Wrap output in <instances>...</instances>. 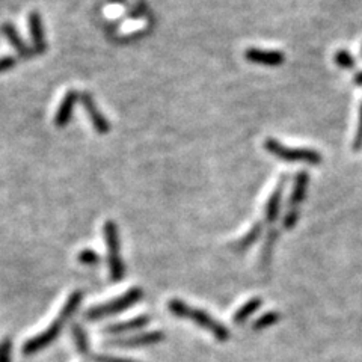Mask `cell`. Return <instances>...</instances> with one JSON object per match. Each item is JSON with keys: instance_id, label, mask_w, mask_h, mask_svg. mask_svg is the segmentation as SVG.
<instances>
[{"instance_id": "17", "label": "cell", "mask_w": 362, "mask_h": 362, "mask_svg": "<svg viewBox=\"0 0 362 362\" xmlns=\"http://www.w3.org/2000/svg\"><path fill=\"white\" fill-rule=\"evenodd\" d=\"M278 239H279L278 230H275V228L269 230V233L266 235V242L262 249V257H259V266H262V269L269 267V264L272 262V257H274V249H275Z\"/></svg>"}, {"instance_id": "15", "label": "cell", "mask_w": 362, "mask_h": 362, "mask_svg": "<svg viewBox=\"0 0 362 362\" xmlns=\"http://www.w3.org/2000/svg\"><path fill=\"white\" fill-rule=\"evenodd\" d=\"M262 234H263V223L255 222L251 226V228H249V231L242 237V239H239L231 245V249L237 254H243L245 251H247L249 247L258 242V239L262 237Z\"/></svg>"}, {"instance_id": "27", "label": "cell", "mask_w": 362, "mask_h": 362, "mask_svg": "<svg viewBox=\"0 0 362 362\" xmlns=\"http://www.w3.org/2000/svg\"><path fill=\"white\" fill-rule=\"evenodd\" d=\"M361 56H362V45H361Z\"/></svg>"}, {"instance_id": "4", "label": "cell", "mask_w": 362, "mask_h": 362, "mask_svg": "<svg viewBox=\"0 0 362 362\" xmlns=\"http://www.w3.org/2000/svg\"><path fill=\"white\" fill-rule=\"evenodd\" d=\"M142 298H144V290L141 287H133L117 299L89 308L85 313V319L88 322H98V320L107 319V317H110V315H115V314H119L122 311L132 308L133 305L138 303Z\"/></svg>"}, {"instance_id": "25", "label": "cell", "mask_w": 362, "mask_h": 362, "mask_svg": "<svg viewBox=\"0 0 362 362\" xmlns=\"http://www.w3.org/2000/svg\"><path fill=\"white\" fill-rule=\"evenodd\" d=\"M16 65V59L13 56H4V58H0V73H4L9 68H13Z\"/></svg>"}, {"instance_id": "8", "label": "cell", "mask_w": 362, "mask_h": 362, "mask_svg": "<svg viewBox=\"0 0 362 362\" xmlns=\"http://www.w3.org/2000/svg\"><path fill=\"white\" fill-rule=\"evenodd\" d=\"M163 339H165V334L162 331H151V332H144V334L127 337V338H113L107 344L117 346V347H141V346H153L157 343H162Z\"/></svg>"}, {"instance_id": "16", "label": "cell", "mask_w": 362, "mask_h": 362, "mask_svg": "<svg viewBox=\"0 0 362 362\" xmlns=\"http://www.w3.org/2000/svg\"><path fill=\"white\" fill-rule=\"evenodd\" d=\"M263 305V299L262 298H252L249 299L245 305H242V307L235 311V314L233 315V322L234 325H243L246 323L251 317L262 308Z\"/></svg>"}, {"instance_id": "22", "label": "cell", "mask_w": 362, "mask_h": 362, "mask_svg": "<svg viewBox=\"0 0 362 362\" xmlns=\"http://www.w3.org/2000/svg\"><path fill=\"white\" fill-rule=\"evenodd\" d=\"M11 354H13V341L6 337L4 341H0V362H11Z\"/></svg>"}, {"instance_id": "23", "label": "cell", "mask_w": 362, "mask_h": 362, "mask_svg": "<svg viewBox=\"0 0 362 362\" xmlns=\"http://www.w3.org/2000/svg\"><path fill=\"white\" fill-rule=\"evenodd\" d=\"M352 150L355 153L362 150V103L359 106V121H358V127H356V134H355V139L352 144Z\"/></svg>"}, {"instance_id": "2", "label": "cell", "mask_w": 362, "mask_h": 362, "mask_svg": "<svg viewBox=\"0 0 362 362\" xmlns=\"http://www.w3.org/2000/svg\"><path fill=\"white\" fill-rule=\"evenodd\" d=\"M168 310L178 319H186L197 323L202 329L209 331L219 343H226L231 338V331L223 323L214 319L207 311L190 307L185 300L171 299L168 302Z\"/></svg>"}, {"instance_id": "20", "label": "cell", "mask_w": 362, "mask_h": 362, "mask_svg": "<svg viewBox=\"0 0 362 362\" xmlns=\"http://www.w3.org/2000/svg\"><path fill=\"white\" fill-rule=\"evenodd\" d=\"M334 62L337 66L343 68V70H355V66H356L355 56L346 49H338L335 52Z\"/></svg>"}, {"instance_id": "12", "label": "cell", "mask_w": 362, "mask_h": 362, "mask_svg": "<svg viewBox=\"0 0 362 362\" xmlns=\"http://www.w3.org/2000/svg\"><path fill=\"white\" fill-rule=\"evenodd\" d=\"M151 323V317L148 314H144L139 317H134L132 320L127 322H121V323H113L106 326L103 332L110 334V335H119V334H126L132 331H139L142 327L148 326Z\"/></svg>"}, {"instance_id": "1", "label": "cell", "mask_w": 362, "mask_h": 362, "mask_svg": "<svg viewBox=\"0 0 362 362\" xmlns=\"http://www.w3.org/2000/svg\"><path fill=\"white\" fill-rule=\"evenodd\" d=\"M83 299V293L82 291H74L70 294V298L65 302L62 311L58 314V317L52 322V325L47 327V329L42 331L41 334L29 338L28 341L23 344V355L30 356L35 355L38 352H41L42 349H45L47 346H50L56 338L59 337V334L62 332V329L65 327V325L70 322L71 317L76 314V311L81 307Z\"/></svg>"}, {"instance_id": "19", "label": "cell", "mask_w": 362, "mask_h": 362, "mask_svg": "<svg viewBox=\"0 0 362 362\" xmlns=\"http://www.w3.org/2000/svg\"><path fill=\"white\" fill-rule=\"evenodd\" d=\"M281 320V313L278 311H267L263 315H259L258 319L252 323V331L259 332L263 329H267V327L276 325Z\"/></svg>"}, {"instance_id": "18", "label": "cell", "mask_w": 362, "mask_h": 362, "mask_svg": "<svg viewBox=\"0 0 362 362\" xmlns=\"http://www.w3.org/2000/svg\"><path fill=\"white\" fill-rule=\"evenodd\" d=\"M73 337H74L77 350L81 352L82 356H85L88 359V356L93 352H90V346H89V339H88L86 331L83 329L81 325H74L73 326Z\"/></svg>"}, {"instance_id": "11", "label": "cell", "mask_w": 362, "mask_h": 362, "mask_svg": "<svg viewBox=\"0 0 362 362\" xmlns=\"http://www.w3.org/2000/svg\"><path fill=\"white\" fill-rule=\"evenodd\" d=\"M78 98H81V94H78L77 90H68V93L65 94V97L61 101V105H59L58 110H56V115H54V126L56 127L62 129L66 126L68 122H70L74 106H76Z\"/></svg>"}, {"instance_id": "3", "label": "cell", "mask_w": 362, "mask_h": 362, "mask_svg": "<svg viewBox=\"0 0 362 362\" xmlns=\"http://www.w3.org/2000/svg\"><path fill=\"white\" fill-rule=\"evenodd\" d=\"M263 146L269 154H272L275 158H279V160L287 162V163H305V165L317 166L323 162V156L317 150L290 148V146L284 145L274 138L266 139Z\"/></svg>"}, {"instance_id": "9", "label": "cell", "mask_w": 362, "mask_h": 362, "mask_svg": "<svg viewBox=\"0 0 362 362\" xmlns=\"http://www.w3.org/2000/svg\"><path fill=\"white\" fill-rule=\"evenodd\" d=\"M287 175H282L278 181L276 187L272 192V195L269 197L266 207H264V222L272 225L278 221L281 206H282V195H284L286 185H287Z\"/></svg>"}, {"instance_id": "6", "label": "cell", "mask_w": 362, "mask_h": 362, "mask_svg": "<svg viewBox=\"0 0 362 362\" xmlns=\"http://www.w3.org/2000/svg\"><path fill=\"white\" fill-rule=\"evenodd\" d=\"M308 186H310L308 173H305V171L298 173L296 178H294V183H293L287 211L284 214V218H282V226H284V228L288 230V231L293 230L294 226H296L298 221H299L300 206L303 204L305 198H307Z\"/></svg>"}, {"instance_id": "7", "label": "cell", "mask_w": 362, "mask_h": 362, "mask_svg": "<svg viewBox=\"0 0 362 362\" xmlns=\"http://www.w3.org/2000/svg\"><path fill=\"white\" fill-rule=\"evenodd\" d=\"M245 59L255 65L281 66L286 62V54L279 50H263L258 47H247L245 50Z\"/></svg>"}, {"instance_id": "14", "label": "cell", "mask_w": 362, "mask_h": 362, "mask_svg": "<svg viewBox=\"0 0 362 362\" xmlns=\"http://www.w3.org/2000/svg\"><path fill=\"white\" fill-rule=\"evenodd\" d=\"M0 30H2L5 38L16 49V52L20 56H23V58H29V56H32L33 53H35V50L30 49L29 45L25 41H23V38L20 37V33L17 32V29L13 25H11V23H4L2 28H0Z\"/></svg>"}, {"instance_id": "21", "label": "cell", "mask_w": 362, "mask_h": 362, "mask_svg": "<svg viewBox=\"0 0 362 362\" xmlns=\"http://www.w3.org/2000/svg\"><path fill=\"white\" fill-rule=\"evenodd\" d=\"M77 259L82 264H88V266H95L101 262L100 255L95 251H93V249H83V251L78 252Z\"/></svg>"}, {"instance_id": "13", "label": "cell", "mask_w": 362, "mask_h": 362, "mask_svg": "<svg viewBox=\"0 0 362 362\" xmlns=\"http://www.w3.org/2000/svg\"><path fill=\"white\" fill-rule=\"evenodd\" d=\"M29 32H30V38L33 42V50H35L37 54L44 53L45 49H47V44H45V40H44V29H42L41 16L37 13V11H32V13L29 14Z\"/></svg>"}, {"instance_id": "26", "label": "cell", "mask_w": 362, "mask_h": 362, "mask_svg": "<svg viewBox=\"0 0 362 362\" xmlns=\"http://www.w3.org/2000/svg\"><path fill=\"white\" fill-rule=\"evenodd\" d=\"M354 82H355V85H356V86H361V88H362V70H361V71H358V73L355 74V77H354Z\"/></svg>"}, {"instance_id": "5", "label": "cell", "mask_w": 362, "mask_h": 362, "mask_svg": "<svg viewBox=\"0 0 362 362\" xmlns=\"http://www.w3.org/2000/svg\"><path fill=\"white\" fill-rule=\"evenodd\" d=\"M105 242L107 247V263L112 281H122L126 276V266H124V259L121 257V242H119V233L118 226L113 221H107L105 223Z\"/></svg>"}, {"instance_id": "24", "label": "cell", "mask_w": 362, "mask_h": 362, "mask_svg": "<svg viewBox=\"0 0 362 362\" xmlns=\"http://www.w3.org/2000/svg\"><path fill=\"white\" fill-rule=\"evenodd\" d=\"M88 359H90L93 362H136V361L122 359V358H117V356H109V355H94V354H90V355L88 356Z\"/></svg>"}, {"instance_id": "10", "label": "cell", "mask_w": 362, "mask_h": 362, "mask_svg": "<svg viewBox=\"0 0 362 362\" xmlns=\"http://www.w3.org/2000/svg\"><path fill=\"white\" fill-rule=\"evenodd\" d=\"M81 101L82 105L88 113V117L90 119V122H93V127L100 133V134H106L110 132V122L106 119V117L103 115V113L100 112L97 103L94 101L93 95H90L89 93H83L81 94Z\"/></svg>"}]
</instances>
